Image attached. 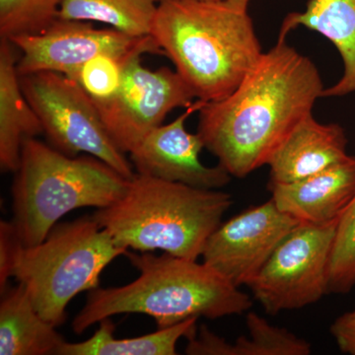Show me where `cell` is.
I'll use <instances>...</instances> for the list:
<instances>
[{"instance_id": "obj_1", "label": "cell", "mask_w": 355, "mask_h": 355, "mask_svg": "<svg viewBox=\"0 0 355 355\" xmlns=\"http://www.w3.org/2000/svg\"><path fill=\"white\" fill-rule=\"evenodd\" d=\"M324 90L314 62L279 39L230 95L203 103L198 133L219 165L242 179L268 165Z\"/></svg>"}, {"instance_id": "obj_2", "label": "cell", "mask_w": 355, "mask_h": 355, "mask_svg": "<svg viewBox=\"0 0 355 355\" xmlns=\"http://www.w3.org/2000/svg\"><path fill=\"white\" fill-rule=\"evenodd\" d=\"M251 0H160L151 37L196 98L219 101L260 60Z\"/></svg>"}, {"instance_id": "obj_3", "label": "cell", "mask_w": 355, "mask_h": 355, "mask_svg": "<svg viewBox=\"0 0 355 355\" xmlns=\"http://www.w3.org/2000/svg\"><path fill=\"white\" fill-rule=\"evenodd\" d=\"M139 277L127 286L91 291L72 321L74 333L114 315L139 313L154 318L158 329L169 328L193 317L210 320L241 315L253 305L248 294L207 263L151 252L128 251Z\"/></svg>"}, {"instance_id": "obj_4", "label": "cell", "mask_w": 355, "mask_h": 355, "mask_svg": "<svg viewBox=\"0 0 355 355\" xmlns=\"http://www.w3.org/2000/svg\"><path fill=\"white\" fill-rule=\"evenodd\" d=\"M128 251L92 216L58 223L34 246L23 245L12 221L1 220L0 291L11 277L17 279L40 315L58 327L70 301L98 288L103 270Z\"/></svg>"}, {"instance_id": "obj_5", "label": "cell", "mask_w": 355, "mask_h": 355, "mask_svg": "<svg viewBox=\"0 0 355 355\" xmlns=\"http://www.w3.org/2000/svg\"><path fill=\"white\" fill-rule=\"evenodd\" d=\"M231 205L224 191L135 173L121 198L92 216L125 249L197 261Z\"/></svg>"}, {"instance_id": "obj_6", "label": "cell", "mask_w": 355, "mask_h": 355, "mask_svg": "<svg viewBox=\"0 0 355 355\" xmlns=\"http://www.w3.org/2000/svg\"><path fill=\"white\" fill-rule=\"evenodd\" d=\"M14 174L12 223L25 246L43 242L73 210L113 205L130 180L94 156H69L36 137L25 140Z\"/></svg>"}, {"instance_id": "obj_7", "label": "cell", "mask_w": 355, "mask_h": 355, "mask_svg": "<svg viewBox=\"0 0 355 355\" xmlns=\"http://www.w3.org/2000/svg\"><path fill=\"white\" fill-rule=\"evenodd\" d=\"M20 83L51 146L73 157L94 156L127 179L135 176L132 162L114 144L94 101L77 81L41 71L20 76Z\"/></svg>"}, {"instance_id": "obj_8", "label": "cell", "mask_w": 355, "mask_h": 355, "mask_svg": "<svg viewBox=\"0 0 355 355\" xmlns=\"http://www.w3.org/2000/svg\"><path fill=\"white\" fill-rule=\"evenodd\" d=\"M338 223H300L280 243L248 286L268 314L314 304L329 293Z\"/></svg>"}, {"instance_id": "obj_9", "label": "cell", "mask_w": 355, "mask_h": 355, "mask_svg": "<svg viewBox=\"0 0 355 355\" xmlns=\"http://www.w3.org/2000/svg\"><path fill=\"white\" fill-rule=\"evenodd\" d=\"M141 55L130 58L118 92L94 101L103 123L116 146L130 153L149 132L163 125L167 114L188 108L197 100L176 70L142 65Z\"/></svg>"}, {"instance_id": "obj_10", "label": "cell", "mask_w": 355, "mask_h": 355, "mask_svg": "<svg viewBox=\"0 0 355 355\" xmlns=\"http://www.w3.org/2000/svg\"><path fill=\"white\" fill-rule=\"evenodd\" d=\"M19 51L20 76L58 72L73 79L88 60L104 53L128 55L135 51L164 55L151 36L135 38L113 28H95L91 22L58 18L38 34L13 37Z\"/></svg>"}, {"instance_id": "obj_11", "label": "cell", "mask_w": 355, "mask_h": 355, "mask_svg": "<svg viewBox=\"0 0 355 355\" xmlns=\"http://www.w3.org/2000/svg\"><path fill=\"white\" fill-rule=\"evenodd\" d=\"M300 223L270 198L221 223L205 243L203 263L233 286H248Z\"/></svg>"}, {"instance_id": "obj_12", "label": "cell", "mask_w": 355, "mask_h": 355, "mask_svg": "<svg viewBox=\"0 0 355 355\" xmlns=\"http://www.w3.org/2000/svg\"><path fill=\"white\" fill-rule=\"evenodd\" d=\"M203 103L196 100L172 123L159 125L144 137L130 153L135 173L205 190H218L229 184L232 176L223 167L200 162L205 144L198 132L186 128V121L198 113Z\"/></svg>"}, {"instance_id": "obj_13", "label": "cell", "mask_w": 355, "mask_h": 355, "mask_svg": "<svg viewBox=\"0 0 355 355\" xmlns=\"http://www.w3.org/2000/svg\"><path fill=\"white\" fill-rule=\"evenodd\" d=\"M268 189L277 207L302 223L338 222L355 198V157L300 181L268 184Z\"/></svg>"}, {"instance_id": "obj_14", "label": "cell", "mask_w": 355, "mask_h": 355, "mask_svg": "<svg viewBox=\"0 0 355 355\" xmlns=\"http://www.w3.org/2000/svg\"><path fill=\"white\" fill-rule=\"evenodd\" d=\"M347 139L336 123H319L310 114L301 121L268 163L270 184H289L347 160Z\"/></svg>"}, {"instance_id": "obj_15", "label": "cell", "mask_w": 355, "mask_h": 355, "mask_svg": "<svg viewBox=\"0 0 355 355\" xmlns=\"http://www.w3.org/2000/svg\"><path fill=\"white\" fill-rule=\"evenodd\" d=\"M19 51L0 40V168L15 173L26 139L43 133L41 121L23 92L17 64Z\"/></svg>"}, {"instance_id": "obj_16", "label": "cell", "mask_w": 355, "mask_h": 355, "mask_svg": "<svg viewBox=\"0 0 355 355\" xmlns=\"http://www.w3.org/2000/svg\"><path fill=\"white\" fill-rule=\"evenodd\" d=\"M299 27L319 33L334 44L343 62L342 78L323 97H342L355 92V0H309L302 12L284 18L279 39Z\"/></svg>"}, {"instance_id": "obj_17", "label": "cell", "mask_w": 355, "mask_h": 355, "mask_svg": "<svg viewBox=\"0 0 355 355\" xmlns=\"http://www.w3.org/2000/svg\"><path fill=\"white\" fill-rule=\"evenodd\" d=\"M55 328L40 315L22 284L1 291L0 354H58L64 340Z\"/></svg>"}, {"instance_id": "obj_18", "label": "cell", "mask_w": 355, "mask_h": 355, "mask_svg": "<svg viewBox=\"0 0 355 355\" xmlns=\"http://www.w3.org/2000/svg\"><path fill=\"white\" fill-rule=\"evenodd\" d=\"M198 319L190 318L148 335L116 338L114 324L111 318H107L100 322L99 329L90 338L76 343L64 342L58 355H175L177 343L182 338H189L197 334Z\"/></svg>"}, {"instance_id": "obj_19", "label": "cell", "mask_w": 355, "mask_h": 355, "mask_svg": "<svg viewBox=\"0 0 355 355\" xmlns=\"http://www.w3.org/2000/svg\"><path fill=\"white\" fill-rule=\"evenodd\" d=\"M160 0H64L58 18L97 22L135 38L151 36Z\"/></svg>"}, {"instance_id": "obj_20", "label": "cell", "mask_w": 355, "mask_h": 355, "mask_svg": "<svg viewBox=\"0 0 355 355\" xmlns=\"http://www.w3.org/2000/svg\"><path fill=\"white\" fill-rule=\"evenodd\" d=\"M249 336L232 343L231 355H308L310 343L286 329L272 326L254 312L247 315Z\"/></svg>"}, {"instance_id": "obj_21", "label": "cell", "mask_w": 355, "mask_h": 355, "mask_svg": "<svg viewBox=\"0 0 355 355\" xmlns=\"http://www.w3.org/2000/svg\"><path fill=\"white\" fill-rule=\"evenodd\" d=\"M64 0H0V37L43 32L58 18Z\"/></svg>"}, {"instance_id": "obj_22", "label": "cell", "mask_w": 355, "mask_h": 355, "mask_svg": "<svg viewBox=\"0 0 355 355\" xmlns=\"http://www.w3.org/2000/svg\"><path fill=\"white\" fill-rule=\"evenodd\" d=\"M137 55L146 53L135 51L128 55H98L83 64L73 79L94 101L109 99L118 92L128 62Z\"/></svg>"}, {"instance_id": "obj_23", "label": "cell", "mask_w": 355, "mask_h": 355, "mask_svg": "<svg viewBox=\"0 0 355 355\" xmlns=\"http://www.w3.org/2000/svg\"><path fill=\"white\" fill-rule=\"evenodd\" d=\"M355 286V198L340 217L329 266V292L347 293Z\"/></svg>"}, {"instance_id": "obj_24", "label": "cell", "mask_w": 355, "mask_h": 355, "mask_svg": "<svg viewBox=\"0 0 355 355\" xmlns=\"http://www.w3.org/2000/svg\"><path fill=\"white\" fill-rule=\"evenodd\" d=\"M232 343L226 342L225 338L210 331L202 324L195 336L188 338L187 354L191 355H231Z\"/></svg>"}, {"instance_id": "obj_25", "label": "cell", "mask_w": 355, "mask_h": 355, "mask_svg": "<svg viewBox=\"0 0 355 355\" xmlns=\"http://www.w3.org/2000/svg\"><path fill=\"white\" fill-rule=\"evenodd\" d=\"M330 331L343 352L355 355V310L338 317L331 324Z\"/></svg>"}]
</instances>
